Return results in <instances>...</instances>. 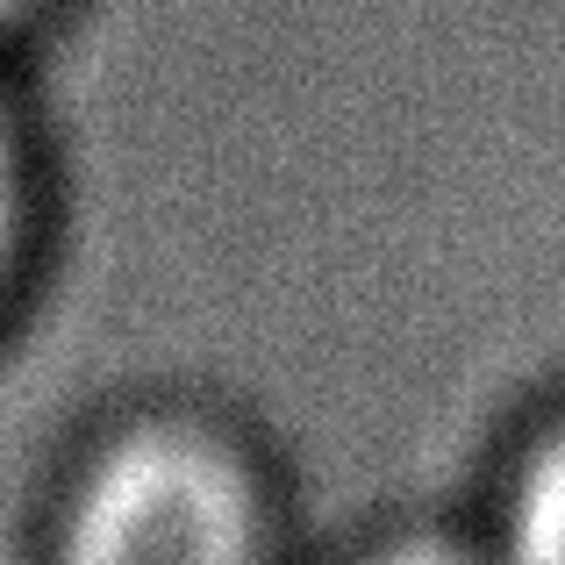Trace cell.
Instances as JSON below:
<instances>
[{
  "mask_svg": "<svg viewBox=\"0 0 565 565\" xmlns=\"http://www.w3.org/2000/svg\"><path fill=\"white\" fill-rule=\"evenodd\" d=\"M65 565H265L244 472L193 437H129L72 509Z\"/></svg>",
  "mask_w": 565,
  "mask_h": 565,
  "instance_id": "6da1fadb",
  "label": "cell"
},
{
  "mask_svg": "<svg viewBox=\"0 0 565 565\" xmlns=\"http://www.w3.org/2000/svg\"><path fill=\"white\" fill-rule=\"evenodd\" d=\"M509 565H565V429L523 466V480H515Z\"/></svg>",
  "mask_w": 565,
  "mask_h": 565,
  "instance_id": "7a4b0ae2",
  "label": "cell"
},
{
  "mask_svg": "<svg viewBox=\"0 0 565 565\" xmlns=\"http://www.w3.org/2000/svg\"><path fill=\"white\" fill-rule=\"evenodd\" d=\"M380 565H480L472 552H444V544H415V552H386Z\"/></svg>",
  "mask_w": 565,
  "mask_h": 565,
  "instance_id": "3957f363",
  "label": "cell"
},
{
  "mask_svg": "<svg viewBox=\"0 0 565 565\" xmlns=\"http://www.w3.org/2000/svg\"><path fill=\"white\" fill-rule=\"evenodd\" d=\"M8 236H14V166H8V143H0V258H8Z\"/></svg>",
  "mask_w": 565,
  "mask_h": 565,
  "instance_id": "277c9868",
  "label": "cell"
},
{
  "mask_svg": "<svg viewBox=\"0 0 565 565\" xmlns=\"http://www.w3.org/2000/svg\"><path fill=\"white\" fill-rule=\"evenodd\" d=\"M14 8H22V0H0V22H8V14H14Z\"/></svg>",
  "mask_w": 565,
  "mask_h": 565,
  "instance_id": "5b68a950",
  "label": "cell"
}]
</instances>
